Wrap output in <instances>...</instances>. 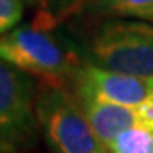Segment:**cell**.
Here are the masks:
<instances>
[{"label": "cell", "mask_w": 153, "mask_h": 153, "mask_svg": "<svg viewBox=\"0 0 153 153\" xmlns=\"http://www.w3.org/2000/svg\"><path fill=\"white\" fill-rule=\"evenodd\" d=\"M109 153H153V131L146 128H129L119 133L107 146Z\"/></svg>", "instance_id": "8"}, {"label": "cell", "mask_w": 153, "mask_h": 153, "mask_svg": "<svg viewBox=\"0 0 153 153\" xmlns=\"http://www.w3.org/2000/svg\"><path fill=\"white\" fill-rule=\"evenodd\" d=\"M80 109H82L85 119L92 129L99 136V140L104 143L107 148L111 141L114 140L119 133L136 128L138 126V116L136 107H128V105H119L112 102H104L97 99H76Z\"/></svg>", "instance_id": "6"}, {"label": "cell", "mask_w": 153, "mask_h": 153, "mask_svg": "<svg viewBox=\"0 0 153 153\" xmlns=\"http://www.w3.org/2000/svg\"><path fill=\"white\" fill-rule=\"evenodd\" d=\"M83 12L99 19H131L153 26V0H92Z\"/></svg>", "instance_id": "7"}, {"label": "cell", "mask_w": 153, "mask_h": 153, "mask_svg": "<svg viewBox=\"0 0 153 153\" xmlns=\"http://www.w3.org/2000/svg\"><path fill=\"white\" fill-rule=\"evenodd\" d=\"M136 116L140 128H146L153 131V95L148 97L140 105H136Z\"/></svg>", "instance_id": "10"}, {"label": "cell", "mask_w": 153, "mask_h": 153, "mask_svg": "<svg viewBox=\"0 0 153 153\" xmlns=\"http://www.w3.org/2000/svg\"><path fill=\"white\" fill-rule=\"evenodd\" d=\"M0 60L39 78L41 83L70 88L85 56L78 44L58 33V27L33 21L0 36Z\"/></svg>", "instance_id": "1"}, {"label": "cell", "mask_w": 153, "mask_h": 153, "mask_svg": "<svg viewBox=\"0 0 153 153\" xmlns=\"http://www.w3.org/2000/svg\"><path fill=\"white\" fill-rule=\"evenodd\" d=\"M38 85L26 71L0 60V153H24L41 131Z\"/></svg>", "instance_id": "4"}, {"label": "cell", "mask_w": 153, "mask_h": 153, "mask_svg": "<svg viewBox=\"0 0 153 153\" xmlns=\"http://www.w3.org/2000/svg\"><path fill=\"white\" fill-rule=\"evenodd\" d=\"M87 63L111 71L153 76V26L131 19L94 22L82 43Z\"/></svg>", "instance_id": "2"}, {"label": "cell", "mask_w": 153, "mask_h": 153, "mask_svg": "<svg viewBox=\"0 0 153 153\" xmlns=\"http://www.w3.org/2000/svg\"><path fill=\"white\" fill-rule=\"evenodd\" d=\"M36 112L41 133L55 153H109L68 88L39 83Z\"/></svg>", "instance_id": "3"}, {"label": "cell", "mask_w": 153, "mask_h": 153, "mask_svg": "<svg viewBox=\"0 0 153 153\" xmlns=\"http://www.w3.org/2000/svg\"><path fill=\"white\" fill-rule=\"evenodd\" d=\"M22 2H24V4H27V5H39V4H41V5H43V2L44 0H22Z\"/></svg>", "instance_id": "11"}, {"label": "cell", "mask_w": 153, "mask_h": 153, "mask_svg": "<svg viewBox=\"0 0 153 153\" xmlns=\"http://www.w3.org/2000/svg\"><path fill=\"white\" fill-rule=\"evenodd\" d=\"M68 90L76 99H97L104 102L136 107L153 95V76H136L111 71L85 61Z\"/></svg>", "instance_id": "5"}, {"label": "cell", "mask_w": 153, "mask_h": 153, "mask_svg": "<svg viewBox=\"0 0 153 153\" xmlns=\"http://www.w3.org/2000/svg\"><path fill=\"white\" fill-rule=\"evenodd\" d=\"M24 16L22 0H0V36L17 27Z\"/></svg>", "instance_id": "9"}]
</instances>
